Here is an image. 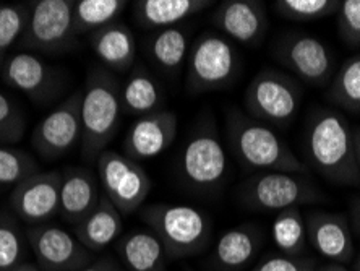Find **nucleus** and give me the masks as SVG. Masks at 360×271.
Listing matches in <instances>:
<instances>
[{
	"label": "nucleus",
	"instance_id": "e433bc0d",
	"mask_svg": "<svg viewBox=\"0 0 360 271\" xmlns=\"http://www.w3.org/2000/svg\"><path fill=\"white\" fill-rule=\"evenodd\" d=\"M78 271H122L119 265H115L110 258L96 260V262L89 263L88 267H84Z\"/></svg>",
	"mask_w": 360,
	"mask_h": 271
},
{
	"label": "nucleus",
	"instance_id": "c85d7f7f",
	"mask_svg": "<svg viewBox=\"0 0 360 271\" xmlns=\"http://www.w3.org/2000/svg\"><path fill=\"white\" fill-rule=\"evenodd\" d=\"M328 96L340 108L360 113V54L342 63L333 78Z\"/></svg>",
	"mask_w": 360,
	"mask_h": 271
},
{
	"label": "nucleus",
	"instance_id": "ddd939ff",
	"mask_svg": "<svg viewBox=\"0 0 360 271\" xmlns=\"http://www.w3.org/2000/svg\"><path fill=\"white\" fill-rule=\"evenodd\" d=\"M274 56L304 82L320 87L330 82L335 58L325 42L309 34H288L278 42Z\"/></svg>",
	"mask_w": 360,
	"mask_h": 271
},
{
	"label": "nucleus",
	"instance_id": "a878e982",
	"mask_svg": "<svg viewBox=\"0 0 360 271\" xmlns=\"http://www.w3.org/2000/svg\"><path fill=\"white\" fill-rule=\"evenodd\" d=\"M188 38V30L184 26H172V28L156 31L148 44L153 62L164 73L176 75L184 62L187 61L190 51Z\"/></svg>",
	"mask_w": 360,
	"mask_h": 271
},
{
	"label": "nucleus",
	"instance_id": "cd10ccee",
	"mask_svg": "<svg viewBox=\"0 0 360 271\" xmlns=\"http://www.w3.org/2000/svg\"><path fill=\"white\" fill-rule=\"evenodd\" d=\"M271 237L276 247L285 257L299 258L307 247L305 216L299 206L279 211L273 221Z\"/></svg>",
	"mask_w": 360,
	"mask_h": 271
},
{
	"label": "nucleus",
	"instance_id": "a19ab883",
	"mask_svg": "<svg viewBox=\"0 0 360 271\" xmlns=\"http://www.w3.org/2000/svg\"><path fill=\"white\" fill-rule=\"evenodd\" d=\"M319 271H347V270L340 263H330V265H326V267L320 268Z\"/></svg>",
	"mask_w": 360,
	"mask_h": 271
},
{
	"label": "nucleus",
	"instance_id": "5701e85b",
	"mask_svg": "<svg viewBox=\"0 0 360 271\" xmlns=\"http://www.w3.org/2000/svg\"><path fill=\"white\" fill-rule=\"evenodd\" d=\"M213 4L208 0H139L134 4V13L141 26L160 31L180 26Z\"/></svg>",
	"mask_w": 360,
	"mask_h": 271
},
{
	"label": "nucleus",
	"instance_id": "20e7f679",
	"mask_svg": "<svg viewBox=\"0 0 360 271\" xmlns=\"http://www.w3.org/2000/svg\"><path fill=\"white\" fill-rule=\"evenodd\" d=\"M141 220L158 237L167 258H190L201 253L211 237V222L203 211L188 205L156 203L141 211Z\"/></svg>",
	"mask_w": 360,
	"mask_h": 271
},
{
	"label": "nucleus",
	"instance_id": "b1692460",
	"mask_svg": "<svg viewBox=\"0 0 360 271\" xmlns=\"http://www.w3.org/2000/svg\"><path fill=\"white\" fill-rule=\"evenodd\" d=\"M162 88L150 70L143 65L131 68L129 78L120 88L122 113L143 117L161 111Z\"/></svg>",
	"mask_w": 360,
	"mask_h": 271
},
{
	"label": "nucleus",
	"instance_id": "473e14b6",
	"mask_svg": "<svg viewBox=\"0 0 360 271\" xmlns=\"http://www.w3.org/2000/svg\"><path fill=\"white\" fill-rule=\"evenodd\" d=\"M36 161L28 153L0 145V187L17 185L36 172Z\"/></svg>",
	"mask_w": 360,
	"mask_h": 271
},
{
	"label": "nucleus",
	"instance_id": "7ed1b4c3",
	"mask_svg": "<svg viewBox=\"0 0 360 271\" xmlns=\"http://www.w3.org/2000/svg\"><path fill=\"white\" fill-rule=\"evenodd\" d=\"M122 84L105 68L94 67L88 73L82 98V155L96 161L117 132Z\"/></svg>",
	"mask_w": 360,
	"mask_h": 271
},
{
	"label": "nucleus",
	"instance_id": "39448f33",
	"mask_svg": "<svg viewBox=\"0 0 360 271\" xmlns=\"http://www.w3.org/2000/svg\"><path fill=\"white\" fill-rule=\"evenodd\" d=\"M239 70V54L219 33L200 34L187 56L185 88L190 94L216 92L229 87Z\"/></svg>",
	"mask_w": 360,
	"mask_h": 271
},
{
	"label": "nucleus",
	"instance_id": "f704fd0d",
	"mask_svg": "<svg viewBox=\"0 0 360 271\" xmlns=\"http://www.w3.org/2000/svg\"><path fill=\"white\" fill-rule=\"evenodd\" d=\"M340 34L347 46H360V0H344L338 10Z\"/></svg>",
	"mask_w": 360,
	"mask_h": 271
},
{
	"label": "nucleus",
	"instance_id": "9d476101",
	"mask_svg": "<svg viewBox=\"0 0 360 271\" xmlns=\"http://www.w3.org/2000/svg\"><path fill=\"white\" fill-rule=\"evenodd\" d=\"M180 172L188 185L200 190L218 189L226 179L227 156L213 120L192 132L180 156Z\"/></svg>",
	"mask_w": 360,
	"mask_h": 271
},
{
	"label": "nucleus",
	"instance_id": "423d86ee",
	"mask_svg": "<svg viewBox=\"0 0 360 271\" xmlns=\"http://www.w3.org/2000/svg\"><path fill=\"white\" fill-rule=\"evenodd\" d=\"M302 89L292 77L264 68L248 84L243 104L247 115L266 125H289L299 113Z\"/></svg>",
	"mask_w": 360,
	"mask_h": 271
},
{
	"label": "nucleus",
	"instance_id": "4c0bfd02",
	"mask_svg": "<svg viewBox=\"0 0 360 271\" xmlns=\"http://www.w3.org/2000/svg\"><path fill=\"white\" fill-rule=\"evenodd\" d=\"M351 221L354 231L360 234V196L352 201L351 206Z\"/></svg>",
	"mask_w": 360,
	"mask_h": 271
},
{
	"label": "nucleus",
	"instance_id": "c756f323",
	"mask_svg": "<svg viewBox=\"0 0 360 271\" xmlns=\"http://www.w3.org/2000/svg\"><path fill=\"white\" fill-rule=\"evenodd\" d=\"M28 239L10 215H0V271H12L25 263Z\"/></svg>",
	"mask_w": 360,
	"mask_h": 271
},
{
	"label": "nucleus",
	"instance_id": "f8f14e48",
	"mask_svg": "<svg viewBox=\"0 0 360 271\" xmlns=\"http://www.w3.org/2000/svg\"><path fill=\"white\" fill-rule=\"evenodd\" d=\"M26 239L41 271H78L93 263V253L75 236L56 225L31 226Z\"/></svg>",
	"mask_w": 360,
	"mask_h": 271
},
{
	"label": "nucleus",
	"instance_id": "4be33fe9",
	"mask_svg": "<svg viewBox=\"0 0 360 271\" xmlns=\"http://www.w3.org/2000/svg\"><path fill=\"white\" fill-rule=\"evenodd\" d=\"M124 222L115 206L103 195L99 203L80 225L75 226V237L91 253L103 252L119 239Z\"/></svg>",
	"mask_w": 360,
	"mask_h": 271
},
{
	"label": "nucleus",
	"instance_id": "f257e3e1",
	"mask_svg": "<svg viewBox=\"0 0 360 271\" xmlns=\"http://www.w3.org/2000/svg\"><path fill=\"white\" fill-rule=\"evenodd\" d=\"M305 151L323 177L336 185H360L354 132L340 111L316 109L307 122Z\"/></svg>",
	"mask_w": 360,
	"mask_h": 271
},
{
	"label": "nucleus",
	"instance_id": "79ce46f5",
	"mask_svg": "<svg viewBox=\"0 0 360 271\" xmlns=\"http://www.w3.org/2000/svg\"><path fill=\"white\" fill-rule=\"evenodd\" d=\"M354 271H360V255H359L356 265H354Z\"/></svg>",
	"mask_w": 360,
	"mask_h": 271
},
{
	"label": "nucleus",
	"instance_id": "1a4fd4ad",
	"mask_svg": "<svg viewBox=\"0 0 360 271\" xmlns=\"http://www.w3.org/2000/svg\"><path fill=\"white\" fill-rule=\"evenodd\" d=\"M98 180L103 195L120 211L135 213L151 192V179L139 163L114 150H105L96 159Z\"/></svg>",
	"mask_w": 360,
	"mask_h": 271
},
{
	"label": "nucleus",
	"instance_id": "393cba45",
	"mask_svg": "<svg viewBox=\"0 0 360 271\" xmlns=\"http://www.w3.org/2000/svg\"><path fill=\"white\" fill-rule=\"evenodd\" d=\"M122 263L129 271H167V255L153 232L134 231L119 241Z\"/></svg>",
	"mask_w": 360,
	"mask_h": 271
},
{
	"label": "nucleus",
	"instance_id": "37998d69",
	"mask_svg": "<svg viewBox=\"0 0 360 271\" xmlns=\"http://www.w3.org/2000/svg\"><path fill=\"white\" fill-rule=\"evenodd\" d=\"M304 271H319V270H315V265H310V267L305 268Z\"/></svg>",
	"mask_w": 360,
	"mask_h": 271
},
{
	"label": "nucleus",
	"instance_id": "0eeeda50",
	"mask_svg": "<svg viewBox=\"0 0 360 271\" xmlns=\"http://www.w3.org/2000/svg\"><path fill=\"white\" fill-rule=\"evenodd\" d=\"M240 196L248 208L279 213L294 206L321 201L325 194L299 174L258 172L242 185Z\"/></svg>",
	"mask_w": 360,
	"mask_h": 271
},
{
	"label": "nucleus",
	"instance_id": "ea45409f",
	"mask_svg": "<svg viewBox=\"0 0 360 271\" xmlns=\"http://www.w3.org/2000/svg\"><path fill=\"white\" fill-rule=\"evenodd\" d=\"M12 271H41V270L38 268V265L30 263V262H25V263H21L18 268H15V270H12Z\"/></svg>",
	"mask_w": 360,
	"mask_h": 271
},
{
	"label": "nucleus",
	"instance_id": "72a5a7b5",
	"mask_svg": "<svg viewBox=\"0 0 360 271\" xmlns=\"http://www.w3.org/2000/svg\"><path fill=\"white\" fill-rule=\"evenodd\" d=\"M25 115L12 99L0 93V145H13L25 135Z\"/></svg>",
	"mask_w": 360,
	"mask_h": 271
},
{
	"label": "nucleus",
	"instance_id": "4468645a",
	"mask_svg": "<svg viewBox=\"0 0 360 271\" xmlns=\"http://www.w3.org/2000/svg\"><path fill=\"white\" fill-rule=\"evenodd\" d=\"M62 172H34L15 187L10 205L21 221L30 226L46 225L59 213Z\"/></svg>",
	"mask_w": 360,
	"mask_h": 271
},
{
	"label": "nucleus",
	"instance_id": "c9c22d12",
	"mask_svg": "<svg viewBox=\"0 0 360 271\" xmlns=\"http://www.w3.org/2000/svg\"><path fill=\"white\" fill-rule=\"evenodd\" d=\"M314 265L311 260L307 258H294L285 257V255H279V257H268L263 262L257 265L255 268L250 271H304Z\"/></svg>",
	"mask_w": 360,
	"mask_h": 271
},
{
	"label": "nucleus",
	"instance_id": "7c9ffc66",
	"mask_svg": "<svg viewBox=\"0 0 360 271\" xmlns=\"http://www.w3.org/2000/svg\"><path fill=\"white\" fill-rule=\"evenodd\" d=\"M30 12V4H0V68L7 61L10 47L23 36Z\"/></svg>",
	"mask_w": 360,
	"mask_h": 271
},
{
	"label": "nucleus",
	"instance_id": "f3484780",
	"mask_svg": "<svg viewBox=\"0 0 360 271\" xmlns=\"http://www.w3.org/2000/svg\"><path fill=\"white\" fill-rule=\"evenodd\" d=\"M213 23L227 39L252 47L262 42L266 33V8L257 0H226L216 8Z\"/></svg>",
	"mask_w": 360,
	"mask_h": 271
},
{
	"label": "nucleus",
	"instance_id": "9b49d317",
	"mask_svg": "<svg viewBox=\"0 0 360 271\" xmlns=\"http://www.w3.org/2000/svg\"><path fill=\"white\" fill-rule=\"evenodd\" d=\"M82 98L77 89L34 127L31 145L42 159L56 161L82 141Z\"/></svg>",
	"mask_w": 360,
	"mask_h": 271
},
{
	"label": "nucleus",
	"instance_id": "6e6552de",
	"mask_svg": "<svg viewBox=\"0 0 360 271\" xmlns=\"http://www.w3.org/2000/svg\"><path fill=\"white\" fill-rule=\"evenodd\" d=\"M73 0H38L31 4L21 46L47 56L65 54L75 44Z\"/></svg>",
	"mask_w": 360,
	"mask_h": 271
},
{
	"label": "nucleus",
	"instance_id": "6ab92c4d",
	"mask_svg": "<svg viewBox=\"0 0 360 271\" xmlns=\"http://www.w3.org/2000/svg\"><path fill=\"white\" fill-rule=\"evenodd\" d=\"M101 196L99 180L84 168H68L62 172L59 213L77 226L96 208Z\"/></svg>",
	"mask_w": 360,
	"mask_h": 271
},
{
	"label": "nucleus",
	"instance_id": "dca6fc26",
	"mask_svg": "<svg viewBox=\"0 0 360 271\" xmlns=\"http://www.w3.org/2000/svg\"><path fill=\"white\" fill-rule=\"evenodd\" d=\"M177 135V115L161 109L139 117L124 138V153L135 163L158 158L172 145Z\"/></svg>",
	"mask_w": 360,
	"mask_h": 271
},
{
	"label": "nucleus",
	"instance_id": "2f4dec72",
	"mask_svg": "<svg viewBox=\"0 0 360 271\" xmlns=\"http://www.w3.org/2000/svg\"><path fill=\"white\" fill-rule=\"evenodd\" d=\"M341 7L340 0H276L274 10L290 21H316L331 17Z\"/></svg>",
	"mask_w": 360,
	"mask_h": 271
},
{
	"label": "nucleus",
	"instance_id": "f03ea898",
	"mask_svg": "<svg viewBox=\"0 0 360 271\" xmlns=\"http://www.w3.org/2000/svg\"><path fill=\"white\" fill-rule=\"evenodd\" d=\"M227 141L243 166L260 172L305 174L309 168L271 127L232 108L226 119Z\"/></svg>",
	"mask_w": 360,
	"mask_h": 271
},
{
	"label": "nucleus",
	"instance_id": "aec40b11",
	"mask_svg": "<svg viewBox=\"0 0 360 271\" xmlns=\"http://www.w3.org/2000/svg\"><path fill=\"white\" fill-rule=\"evenodd\" d=\"M263 239L260 229L242 225L226 231L216 242L210 263L216 271H243L260 251Z\"/></svg>",
	"mask_w": 360,
	"mask_h": 271
},
{
	"label": "nucleus",
	"instance_id": "2eb2a0df",
	"mask_svg": "<svg viewBox=\"0 0 360 271\" xmlns=\"http://www.w3.org/2000/svg\"><path fill=\"white\" fill-rule=\"evenodd\" d=\"M4 82L36 103H44L59 92L60 72L30 52L8 56L2 65Z\"/></svg>",
	"mask_w": 360,
	"mask_h": 271
},
{
	"label": "nucleus",
	"instance_id": "bb28decb",
	"mask_svg": "<svg viewBox=\"0 0 360 271\" xmlns=\"http://www.w3.org/2000/svg\"><path fill=\"white\" fill-rule=\"evenodd\" d=\"M129 2L125 0H73V25L77 34L96 33L115 23Z\"/></svg>",
	"mask_w": 360,
	"mask_h": 271
},
{
	"label": "nucleus",
	"instance_id": "412c9836",
	"mask_svg": "<svg viewBox=\"0 0 360 271\" xmlns=\"http://www.w3.org/2000/svg\"><path fill=\"white\" fill-rule=\"evenodd\" d=\"M89 44L99 61L114 72H127L135 65L136 41L130 28L122 21L105 26L91 34Z\"/></svg>",
	"mask_w": 360,
	"mask_h": 271
},
{
	"label": "nucleus",
	"instance_id": "c03bdc74",
	"mask_svg": "<svg viewBox=\"0 0 360 271\" xmlns=\"http://www.w3.org/2000/svg\"><path fill=\"white\" fill-rule=\"evenodd\" d=\"M187 271H195V270H187Z\"/></svg>",
	"mask_w": 360,
	"mask_h": 271
},
{
	"label": "nucleus",
	"instance_id": "a211bd4d",
	"mask_svg": "<svg viewBox=\"0 0 360 271\" xmlns=\"http://www.w3.org/2000/svg\"><path fill=\"white\" fill-rule=\"evenodd\" d=\"M307 239L311 247L333 263H347L354 255V239L346 216L311 211L305 216Z\"/></svg>",
	"mask_w": 360,
	"mask_h": 271
},
{
	"label": "nucleus",
	"instance_id": "58836bf2",
	"mask_svg": "<svg viewBox=\"0 0 360 271\" xmlns=\"http://www.w3.org/2000/svg\"><path fill=\"white\" fill-rule=\"evenodd\" d=\"M354 150H356V161L360 171V129L354 132Z\"/></svg>",
	"mask_w": 360,
	"mask_h": 271
}]
</instances>
